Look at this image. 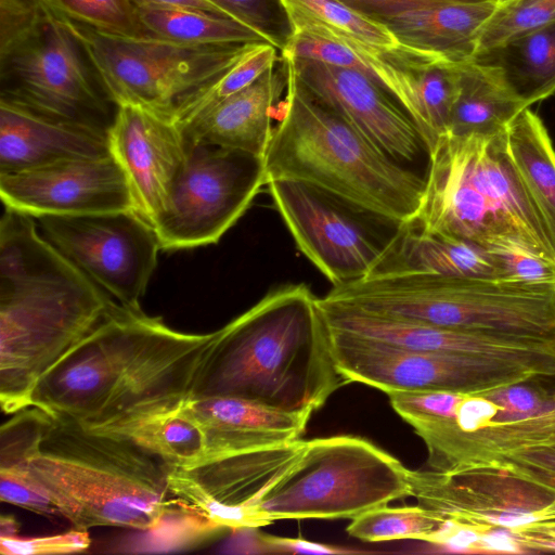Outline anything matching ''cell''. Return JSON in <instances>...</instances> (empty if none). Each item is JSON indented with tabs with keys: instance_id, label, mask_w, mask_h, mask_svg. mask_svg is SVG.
I'll use <instances>...</instances> for the list:
<instances>
[{
	"instance_id": "1",
	"label": "cell",
	"mask_w": 555,
	"mask_h": 555,
	"mask_svg": "<svg viewBox=\"0 0 555 555\" xmlns=\"http://www.w3.org/2000/svg\"><path fill=\"white\" fill-rule=\"evenodd\" d=\"M124 306L37 230L4 208L0 219V404L31 406L40 380Z\"/></svg>"
},
{
	"instance_id": "2",
	"label": "cell",
	"mask_w": 555,
	"mask_h": 555,
	"mask_svg": "<svg viewBox=\"0 0 555 555\" xmlns=\"http://www.w3.org/2000/svg\"><path fill=\"white\" fill-rule=\"evenodd\" d=\"M215 336L184 333L122 307L40 380L31 405L91 425L190 397Z\"/></svg>"
},
{
	"instance_id": "3",
	"label": "cell",
	"mask_w": 555,
	"mask_h": 555,
	"mask_svg": "<svg viewBox=\"0 0 555 555\" xmlns=\"http://www.w3.org/2000/svg\"><path fill=\"white\" fill-rule=\"evenodd\" d=\"M347 384L319 298L304 283L285 284L216 331L192 397L232 396L312 414Z\"/></svg>"
},
{
	"instance_id": "4",
	"label": "cell",
	"mask_w": 555,
	"mask_h": 555,
	"mask_svg": "<svg viewBox=\"0 0 555 555\" xmlns=\"http://www.w3.org/2000/svg\"><path fill=\"white\" fill-rule=\"evenodd\" d=\"M284 61L287 87L264 156L267 180L302 181L402 223L415 218L425 176L390 158L319 101Z\"/></svg>"
},
{
	"instance_id": "5",
	"label": "cell",
	"mask_w": 555,
	"mask_h": 555,
	"mask_svg": "<svg viewBox=\"0 0 555 555\" xmlns=\"http://www.w3.org/2000/svg\"><path fill=\"white\" fill-rule=\"evenodd\" d=\"M35 480L73 528L147 530L175 501L168 466L126 439L50 414L27 462Z\"/></svg>"
},
{
	"instance_id": "6",
	"label": "cell",
	"mask_w": 555,
	"mask_h": 555,
	"mask_svg": "<svg viewBox=\"0 0 555 555\" xmlns=\"http://www.w3.org/2000/svg\"><path fill=\"white\" fill-rule=\"evenodd\" d=\"M422 229L485 248L514 245L555 260L543 223L511 160L506 130L442 135L431 151Z\"/></svg>"
},
{
	"instance_id": "7",
	"label": "cell",
	"mask_w": 555,
	"mask_h": 555,
	"mask_svg": "<svg viewBox=\"0 0 555 555\" xmlns=\"http://www.w3.org/2000/svg\"><path fill=\"white\" fill-rule=\"evenodd\" d=\"M0 101L105 134L118 109L49 0H0Z\"/></svg>"
},
{
	"instance_id": "8",
	"label": "cell",
	"mask_w": 555,
	"mask_h": 555,
	"mask_svg": "<svg viewBox=\"0 0 555 555\" xmlns=\"http://www.w3.org/2000/svg\"><path fill=\"white\" fill-rule=\"evenodd\" d=\"M322 300L437 326L555 337V289L494 279L405 274L333 286Z\"/></svg>"
},
{
	"instance_id": "9",
	"label": "cell",
	"mask_w": 555,
	"mask_h": 555,
	"mask_svg": "<svg viewBox=\"0 0 555 555\" xmlns=\"http://www.w3.org/2000/svg\"><path fill=\"white\" fill-rule=\"evenodd\" d=\"M410 472L364 438H315L307 440L298 462L261 499L258 509L267 525L282 519H352L410 496Z\"/></svg>"
},
{
	"instance_id": "10",
	"label": "cell",
	"mask_w": 555,
	"mask_h": 555,
	"mask_svg": "<svg viewBox=\"0 0 555 555\" xmlns=\"http://www.w3.org/2000/svg\"><path fill=\"white\" fill-rule=\"evenodd\" d=\"M73 23L117 106H139L172 120L256 44L193 46L149 35L112 36Z\"/></svg>"
},
{
	"instance_id": "11",
	"label": "cell",
	"mask_w": 555,
	"mask_h": 555,
	"mask_svg": "<svg viewBox=\"0 0 555 555\" xmlns=\"http://www.w3.org/2000/svg\"><path fill=\"white\" fill-rule=\"evenodd\" d=\"M267 188L298 249L334 286L365 279L402 225L302 181L275 179Z\"/></svg>"
},
{
	"instance_id": "12",
	"label": "cell",
	"mask_w": 555,
	"mask_h": 555,
	"mask_svg": "<svg viewBox=\"0 0 555 555\" xmlns=\"http://www.w3.org/2000/svg\"><path fill=\"white\" fill-rule=\"evenodd\" d=\"M330 332L333 354L347 380L374 387L385 393L396 390H443L483 395L535 378H555L553 366L420 351L331 328Z\"/></svg>"
},
{
	"instance_id": "13",
	"label": "cell",
	"mask_w": 555,
	"mask_h": 555,
	"mask_svg": "<svg viewBox=\"0 0 555 555\" xmlns=\"http://www.w3.org/2000/svg\"><path fill=\"white\" fill-rule=\"evenodd\" d=\"M267 182L259 156L204 142L189 145L184 170L153 223L160 249L218 243Z\"/></svg>"
},
{
	"instance_id": "14",
	"label": "cell",
	"mask_w": 555,
	"mask_h": 555,
	"mask_svg": "<svg viewBox=\"0 0 555 555\" xmlns=\"http://www.w3.org/2000/svg\"><path fill=\"white\" fill-rule=\"evenodd\" d=\"M410 496L441 520L482 533L555 526V489L506 464L451 473L411 470Z\"/></svg>"
},
{
	"instance_id": "15",
	"label": "cell",
	"mask_w": 555,
	"mask_h": 555,
	"mask_svg": "<svg viewBox=\"0 0 555 555\" xmlns=\"http://www.w3.org/2000/svg\"><path fill=\"white\" fill-rule=\"evenodd\" d=\"M43 236L117 302L141 300L160 249L154 228L137 211L38 218Z\"/></svg>"
},
{
	"instance_id": "16",
	"label": "cell",
	"mask_w": 555,
	"mask_h": 555,
	"mask_svg": "<svg viewBox=\"0 0 555 555\" xmlns=\"http://www.w3.org/2000/svg\"><path fill=\"white\" fill-rule=\"evenodd\" d=\"M306 442L254 449L190 470L168 467L169 492L225 529L266 526L259 503L295 466Z\"/></svg>"
},
{
	"instance_id": "17",
	"label": "cell",
	"mask_w": 555,
	"mask_h": 555,
	"mask_svg": "<svg viewBox=\"0 0 555 555\" xmlns=\"http://www.w3.org/2000/svg\"><path fill=\"white\" fill-rule=\"evenodd\" d=\"M284 59L319 101L390 158L426 176L430 158L427 142L409 113L383 85L352 68Z\"/></svg>"
},
{
	"instance_id": "18",
	"label": "cell",
	"mask_w": 555,
	"mask_h": 555,
	"mask_svg": "<svg viewBox=\"0 0 555 555\" xmlns=\"http://www.w3.org/2000/svg\"><path fill=\"white\" fill-rule=\"evenodd\" d=\"M0 196L4 208L36 219L137 211L128 179L112 154L0 173Z\"/></svg>"
},
{
	"instance_id": "19",
	"label": "cell",
	"mask_w": 555,
	"mask_h": 555,
	"mask_svg": "<svg viewBox=\"0 0 555 555\" xmlns=\"http://www.w3.org/2000/svg\"><path fill=\"white\" fill-rule=\"evenodd\" d=\"M331 330L401 348L555 367V337L451 328L366 313L319 298Z\"/></svg>"
},
{
	"instance_id": "20",
	"label": "cell",
	"mask_w": 555,
	"mask_h": 555,
	"mask_svg": "<svg viewBox=\"0 0 555 555\" xmlns=\"http://www.w3.org/2000/svg\"><path fill=\"white\" fill-rule=\"evenodd\" d=\"M108 141L130 184L137 212L153 227L186 165L189 144L182 129L172 119L122 104Z\"/></svg>"
},
{
	"instance_id": "21",
	"label": "cell",
	"mask_w": 555,
	"mask_h": 555,
	"mask_svg": "<svg viewBox=\"0 0 555 555\" xmlns=\"http://www.w3.org/2000/svg\"><path fill=\"white\" fill-rule=\"evenodd\" d=\"M380 83L400 102L431 151L448 133L459 63L398 43L374 49Z\"/></svg>"
},
{
	"instance_id": "22",
	"label": "cell",
	"mask_w": 555,
	"mask_h": 555,
	"mask_svg": "<svg viewBox=\"0 0 555 555\" xmlns=\"http://www.w3.org/2000/svg\"><path fill=\"white\" fill-rule=\"evenodd\" d=\"M286 87L287 65L281 56L250 86L181 125L188 144L210 143L264 159Z\"/></svg>"
},
{
	"instance_id": "23",
	"label": "cell",
	"mask_w": 555,
	"mask_h": 555,
	"mask_svg": "<svg viewBox=\"0 0 555 555\" xmlns=\"http://www.w3.org/2000/svg\"><path fill=\"white\" fill-rule=\"evenodd\" d=\"M186 405L207 435L206 463L301 439L311 416L232 396H190Z\"/></svg>"
},
{
	"instance_id": "24",
	"label": "cell",
	"mask_w": 555,
	"mask_h": 555,
	"mask_svg": "<svg viewBox=\"0 0 555 555\" xmlns=\"http://www.w3.org/2000/svg\"><path fill=\"white\" fill-rule=\"evenodd\" d=\"M111 154L108 134L0 101V173Z\"/></svg>"
},
{
	"instance_id": "25",
	"label": "cell",
	"mask_w": 555,
	"mask_h": 555,
	"mask_svg": "<svg viewBox=\"0 0 555 555\" xmlns=\"http://www.w3.org/2000/svg\"><path fill=\"white\" fill-rule=\"evenodd\" d=\"M188 398L142 405L83 426L131 441L168 467L194 469L206 463L209 447L204 427L186 405Z\"/></svg>"
},
{
	"instance_id": "26",
	"label": "cell",
	"mask_w": 555,
	"mask_h": 555,
	"mask_svg": "<svg viewBox=\"0 0 555 555\" xmlns=\"http://www.w3.org/2000/svg\"><path fill=\"white\" fill-rule=\"evenodd\" d=\"M405 274L499 280L500 269L487 248L466 240L428 232L410 220L402 223L365 279Z\"/></svg>"
},
{
	"instance_id": "27",
	"label": "cell",
	"mask_w": 555,
	"mask_h": 555,
	"mask_svg": "<svg viewBox=\"0 0 555 555\" xmlns=\"http://www.w3.org/2000/svg\"><path fill=\"white\" fill-rule=\"evenodd\" d=\"M495 5L492 1L436 3L382 24L399 43L461 63L474 59L480 29Z\"/></svg>"
},
{
	"instance_id": "28",
	"label": "cell",
	"mask_w": 555,
	"mask_h": 555,
	"mask_svg": "<svg viewBox=\"0 0 555 555\" xmlns=\"http://www.w3.org/2000/svg\"><path fill=\"white\" fill-rule=\"evenodd\" d=\"M528 107L496 67L474 59L461 62L448 133L502 132Z\"/></svg>"
},
{
	"instance_id": "29",
	"label": "cell",
	"mask_w": 555,
	"mask_h": 555,
	"mask_svg": "<svg viewBox=\"0 0 555 555\" xmlns=\"http://www.w3.org/2000/svg\"><path fill=\"white\" fill-rule=\"evenodd\" d=\"M507 151L555 253V149L546 127L530 107L506 129Z\"/></svg>"
},
{
	"instance_id": "30",
	"label": "cell",
	"mask_w": 555,
	"mask_h": 555,
	"mask_svg": "<svg viewBox=\"0 0 555 555\" xmlns=\"http://www.w3.org/2000/svg\"><path fill=\"white\" fill-rule=\"evenodd\" d=\"M474 60L496 67L530 107L555 93V21Z\"/></svg>"
},
{
	"instance_id": "31",
	"label": "cell",
	"mask_w": 555,
	"mask_h": 555,
	"mask_svg": "<svg viewBox=\"0 0 555 555\" xmlns=\"http://www.w3.org/2000/svg\"><path fill=\"white\" fill-rule=\"evenodd\" d=\"M137 11L143 35L193 46L268 42L257 31L233 18L199 10L137 7Z\"/></svg>"
},
{
	"instance_id": "32",
	"label": "cell",
	"mask_w": 555,
	"mask_h": 555,
	"mask_svg": "<svg viewBox=\"0 0 555 555\" xmlns=\"http://www.w3.org/2000/svg\"><path fill=\"white\" fill-rule=\"evenodd\" d=\"M294 33L310 31L376 49L399 42L382 23L366 17L339 0H282Z\"/></svg>"
},
{
	"instance_id": "33",
	"label": "cell",
	"mask_w": 555,
	"mask_h": 555,
	"mask_svg": "<svg viewBox=\"0 0 555 555\" xmlns=\"http://www.w3.org/2000/svg\"><path fill=\"white\" fill-rule=\"evenodd\" d=\"M221 529L225 528L175 498L157 525L142 530V539H135L125 547L126 552L183 550L207 540Z\"/></svg>"
},
{
	"instance_id": "34",
	"label": "cell",
	"mask_w": 555,
	"mask_h": 555,
	"mask_svg": "<svg viewBox=\"0 0 555 555\" xmlns=\"http://www.w3.org/2000/svg\"><path fill=\"white\" fill-rule=\"evenodd\" d=\"M281 52L271 43H256L218 80L188 101L176 114L181 126L255 82L280 60Z\"/></svg>"
},
{
	"instance_id": "35",
	"label": "cell",
	"mask_w": 555,
	"mask_h": 555,
	"mask_svg": "<svg viewBox=\"0 0 555 555\" xmlns=\"http://www.w3.org/2000/svg\"><path fill=\"white\" fill-rule=\"evenodd\" d=\"M443 520L430 511L416 505L403 507L379 506L354 518L347 532L364 542H380L401 539L424 541L437 530Z\"/></svg>"
},
{
	"instance_id": "36",
	"label": "cell",
	"mask_w": 555,
	"mask_h": 555,
	"mask_svg": "<svg viewBox=\"0 0 555 555\" xmlns=\"http://www.w3.org/2000/svg\"><path fill=\"white\" fill-rule=\"evenodd\" d=\"M553 21L555 0H507L496 4L480 29L475 55L500 47Z\"/></svg>"
},
{
	"instance_id": "37",
	"label": "cell",
	"mask_w": 555,
	"mask_h": 555,
	"mask_svg": "<svg viewBox=\"0 0 555 555\" xmlns=\"http://www.w3.org/2000/svg\"><path fill=\"white\" fill-rule=\"evenodd\" d=\"M69 20L121 37L143 35L132 0H49Z\"/></svg>"
},
{
	"instance_id": "38",
	"label": "cell",
	"mask_w": 555,
	"mask_h": 555,
	"mask_svg": "<svg viewBox=\"0 0 555 555\" xmlns=\"http://www.w3.org/2000/svg\"><path fill=\"white\" fill-rule=\"evenodd\" d=\"M225 16L261 35L282 52L294 35V27L282 0H208Z\"/></svg>"
},
{
	"instance_id": "39",
	"label": "cell",
	"mask_w": 555,
	"mask_h": 555,
	"mask_svg": "<svg viewBox=\"0 0 555 555\" xmlns=\"http://www.w3.org/2000/svg\"><path fill=\"white\" fill-rule=\"evenodd\" d=\"M500 269L499 281L544 289H555V260L520 246L488 248Z\"/></svg>"
},
{
	"instance_id": "40",
	"label": "cell",
	"mask_w": 555,
	"mask_h": 555,
	"mask_svg": "<svg viewBox=\"0 0 555 555\" xmlns=\"http://www.w3.org/2000/svg\"><path fill=\"white\" fill-rule=\"evenodd\" d=\"M386 395L396 413L412 427L434 418L453 417L465 396L443 390H396Z\"/></svg>"
},
{
	"instance_id": "41",
	"label": "cell",
	"mask_w": 555,
	"mask_h": 555,
	"mask_svg": "<svg viewBox=\"0 0 555 555\" xmlns=\"http://www.w3.org/2000/svg\"><path fill=\"white\" fill-rule=\"evenodd\" d=\"M0 500L41 515L60 516L54 502L35 480L27 464L0 467Z\"/></svg>"
},
{
	"instance_id": "42",
	"label": "cell",
	"mask_w": 555,
	"mask_h": 555,
	"mask_svg": "<svg viewBox=\"0 0 555 555\" xmlns=\"http://www.w3.org/2000/svg\"><path fill=\"white\" fill-rule=\"evenodd\" d=\"M91 540L87 530L73 529L63 533L22 538H0L2 555H52L80 553L89 548Z\"/></svg>"
},
{
	"instance_id": "43",
	"label": "cell",
	"mask_w": 555,
	"mask_h": 555,
	"mask_svg": "<svg viewBox=\"0 0 555 555\" xmlns=\"http://www.w3.org/2000/svg\"><path fill=\"white\" fill-rule=\"evenodd\" d=\"M250 528V552L253 553H292V554H346L350 550L333 545L314 543L299 538H282L259 532Z\"/></svg>"
},
{
	"instance_id": "44",
	"label": "cell",
	"mask_w": 555,
	"mask_h": 555,
	"mask_svg": "<svg viewBox=\"0 0 555 555\" xmlns=\"http://www.w3.org/2000/svg\"><path fill=\"white\" fill-rule=\"evenodd\" d=\"M482 396L500 408L499 413L527 415L535 412L543 405L548 392H540L524 384H516L483 393Z\"/></svg>"
},
{
	"instance_id": "45",
	"label": "cell",
	"mask_w": 555,
	"mask_h": 555,
	"mask_svg": "<svg viewBox=\"0 0 555 555\" xmlns=\"http://www.w3.org/2000/svg\"><path fill=\"white\" fill-rule=\"evenodd\" d=\"M376 22L423 7L443 2H486L490 0H339Z\"/></svg>"
},
{
	"instance_id": "46",
	"label": "cell",
	"mask_w": 555,
	"mask_h": 555,
	"mask_svg": "<svg viewBox=\"0 0 555 555\" xmlns=\"http://www.w3.org/2000/svg\"><path fill=\"white\" fill-rule=\"evenodd\" d=\"M501 462H514L555 474V446L538 447L519 451L507 455L498 463Z\"/></svg>"
},
{
	"instance_id": "47",
	"label": "cell",
	"mask_w": 555,
	"mask_h": 555,
	"mask_svg": "<svg viewBox=\"0 0 555 555\" xmlns=\"http://www.w3.org/2000/svg\"><path fill=\"white\" fill-rule=\"evenodd\" d=\"M135 7H173L194 9L225 16L208 0H132ZM228 17V16H227Z\"/></svg>"
},
{
	"instance_id": "48",
	"label": "cell",
	"mask_w": 555,
	"mask_h": 555,
	"mask_svg": "<svg viewBox=\"0 0 555 555\" xmlns=\"http://www.w3.org/2000/svg\"><path fill=\"white\" fill-rule=\"evenodd\" d=\"M504 463L506 465L513 467L520 474L525 475L526 477H528L534 481H538L542 485H545L552 489H555V474L546 472V470H542L539 468L526 466L522 464L514 463V462H503V463L501 462L499 464H504Z\"/></svg>"
},
{
	"instance_id": "49",
	"label": "cell",
	"mask_w": 555,
	"mask_h": 555,
	"mask_svg": "<svg viewBox=\"0 0 555 555\" xmlns=\"http://www.w3.org/2000/svg\"><path fill=\"white\" fill-rule=\"evenodd\" d=\"M18 522L12 515H2L0 518V538L15 537L18 533Z\"/></svg>"
},
{
	"instance_id": "50",
	"label": "cell",
	"mask_w": 555,
	"mask_h": 555,
	"mask_svg": "<svg viewBox=\"0 0 555 555\" xmlns=\"http://www.w3.org/2000/svg\"><path fill=\"white\" fill-rule=\"evenodd\" d=\"M538 538L555 539V526L516 532Z\"/></svg>"
},
{
	"instance_id": "51",
	"label": "cell",
	"mask_w": 555,
	"mask_h": 555,
	"mask_svg": "<svg viewBox=\"0 0 555 555\" xmlns=\"http://www.w3.org/2000/svg\"><path fill=\"white\" fill-rule=\"evenodd\" d=\"M490 1H492L495 4H501V3H503V2H505L507 0H490Z\"/></svg>"
},
{
	"instance_id": "52",
	"label": "cell",
	"mask_w": 555,
	"mask_h": 555,
	"mask_svg": "<svg viewBox=\"0 0 555 555\" xmlns=\"http://www.w3.org/2000/svg\"><path fill=\"white\" fill-rule=\"evenodd\" d=\"M547 446H555V436L553 437V439L551 440V442Z\"/></svg>"
}]
</instances>
